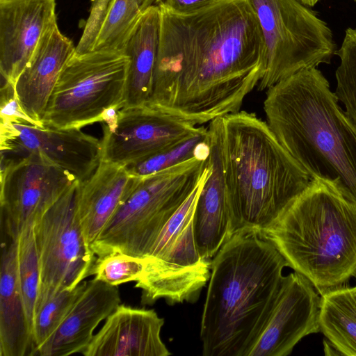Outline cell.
<instances>
[{
	"label": "cell",
	"mask_w": 356,
	"mask_h": 356,
	"mask_svg": "<svg viewBox=\"0 0 356 356\" xmlns=\"http://www.w3.org/2000/svg\"><path fill=\"white\" fill-rule=\"evenodd\" d=\"M160 13L147 104L196 125L239 111L265 70L263 35L250 1L218 0L185 15Z\"/></svg>",
	"instance_id": "6da1fadb"
},
{
	"label": "cell",
	"mask_w": 356,
	"mask_h": 356,
	"mask_svg": "<svg viewBox=\"0 0 356 356\" xmlns=\"http://www.w3.org/2000/svg\"><path fill=\"white\" fill-rule=\"evenodd\" d=\"M287 261L259 232H236L211 261L200 324L204 356H248L282 289Z\"/></svg>",
	"instance_id": "7a4b0ae2"
},
{
	"label": "cell",
	"mask_w": 356,
	"mask_h": 356,
	"mask_svg": "<svg viewBox=\"0 0 356 356\" xmlns=\"http://www.w3.org/2000/svg\"><path fill=\"white\" fill-rule=\"evenodd\" d=\"M316 67L302 70L266 90V123L312 179L356 203V124Z\"/></svg>",
	"instance_id": "3957f363"
},
{
	"label": "cell",
	"mask_w": 356,
	"mask_h": 356,
	"mask_svg": "<svg viewBox=\"0 0 356 356\" xmlns=\"http://www.w3.org/2000/svg\"><path fill=\"white\" fill-rule=\"evenodd\" d=\"M220 148L235 233L272 226L311 179L266 122L245 111L219 118Z\"/></svg>",
	"instance_id": "277c9868"
},
{
	"label": "cell",
	"mask_w": 356,
	"mask_h": 356,
	"mask_svg": "<svg viewBox=\"0 0 356 356\" xmlns=\"http://www.w3.org/2000/svg\"><path fill=\"white\" fill-rule=\"evenodd\" d=\"M319 293L356 275V203L319 179L259 232Z\"/></svg>",
	"instance_id": "5b68a950"
},
{
	"label": "cell",
	"mask_w": 356,
	"mask_h": 356,
	"mask_svg": "<svg viewBox=\"0 0 356 356\" xmlns=\"http://www.w3.org/2000/svg\"><path fill=\"white\" fill-rule=\"evenodd\" d=\"M209 155L141 177L92 245L94 254L147 257L168 221L208 171Z\"/></svg>",
	"instance_id": "8992f818"
},
{
	"label": "cell",
	"mask_w": 356,
	"mask_h": 356,
	"mask_svg": "<svg viewBox=\"0 0 356 356\" xmlns=\"http://www.w3.org/2000/svg\"><path fill=\"white\" fill-rule=\"evenodd\" d=\"M128 65L122 51L74 52L49 97L43 127L81 129L114 115L124 107Z\"/></svg>",
	"instance_id": "52a82bcc"
},
{
	"label": "cell",
	"mask_w": 356,
	"mask_h": 356,
	"mask_svg": "<svg viewBox=\"0 0 356 356\" xmlns=\"http://www.w3.org/2000/svg\"><path fill=\"white\" fill-rule=\"evenodd\" d=\"M249 1L265 47L259 91L302 70L330 63L337 46L331 29L316 12L297 0Z\"/></svg>",
	"instance_id": "ba28073f"
},
{
	"label": "cell",
	"mask_w": 356,
	"mask_h": 356,
	"mask_svg": "<svg viewBox=\"0 0 356 356\" xmlns=\"http://www.w3.org/2000/svg\"><path fill=\"white\" fill-rule=\"evenodd\" d=\"M208 171L168 221L147 258L145 272L135 287L142 303L164 298L168 304L196 300L209 282L211 261L202 258L195 241L193 219L195 204Z\"/></svg>",
	"instance_id": "9c48e42d"
},
{
	"label": "cell",
	"mask_w": 356,
	"mask_h": 356,
	"mask_svg": "<svg viewBox=\"0 0 356 356\" xmlns=\"http://www.w3.org/2000/svg\"><path fill=\"white\" fill-rule=\"evenodd\" d=\"M79 182L72 184L33 225L40 270L35 313L58 292L73 289L92 275L97 257L85 240L76 213Z\"/></svg>",
	"instance_id": "30bf717a"
},
{
	"label": "cell",
	"mask_w": 356,
	"mask_h": 356,
	"mask_svg": "<svg viewBox=\"0 0 356 356\" xmlns=\"http://www.w3.org/2000/svg\"><path fill=\"white\" fill-rule=\"evenodd\" d=\"M76 181L43 156L1 157L0 203L5 232L16 240L32 227Z\"/></svg>",
	"instance_id": "8fae6325"
},
{
	"label": "cell",
	"mask_w": 356,
	"mask_h": 356,
	"mask_svg": "<svg viewBox=\"0 0 356 356\" xmlns=\"http://www.w3.org/2000/svg\"><path fill=\"white\" fill-rule=\"evenodd\" d=\"M103 124L101 160L125 166L173 147L205 128L147 104L123 107Z\"/></svg>",
	"instance_id": "7c38bea8"
},
{
	"label": "cell",
	"mask_w": 356,
	"mask_h": 356,
	"mask_svg": "<svg viewBox=\"0 0 356 356\" xmlns=\"http://www.w3.org/2000/svg\"><path fill=\"white\" fill-rule=\"evenodd\" d=\"M1 154L19 156L40 154L83 182L93 175L101 161L102 143L80 129L40 127L1 120Z\"/></svg>",
	"instance_id": "4fadbf2b"
},
{
	"label": "cell",
	"mask_w": 356,
	"mask_h": 356,
	"mask_svg": "<svg viewBox=\"0 0 356 356\" xmlns=\"http://www.w3.org/2000/svg\"><path fill=\"white\" fill-rule=\"evenodd\" d=\"M295 271L284 282L268 321L248 356H286L304 337L321 331V297Z\"/></svg>",
	"instance_id": "5bb4252c"
},
{
	"label": "cell",
	"mask_w": 356,
	"mask_h": 356,
	"mask_svg": "<svg viewBox=\"0 0 356 356\" xmlns=\"http://www.w3.org/2000/svg\"><path fill=\"white\" fill-rule=\"evenodd\" d=\"M55 0H0V72L15 87L44 33L56 23Z\"/></svg>",
	"instance_id": "9a60e30c"
},
{
	"label": "cell",
	"mask_w": 356,
	"mask_h": 356,
	"mask_svg": "<svg viewBox=\"0 0 356 356\" xmlns=\"http://www.w3.org/2000/svg\"><path fill=\"white\" fill-rule=\"evenodd\" d=\"M219 124L218 118L211 121L208 127L210 171L197 198L193 219L199 253L210 261L235 234L222 171Z\"/></svg>",
	"instance_id": "2e32d148"
},
{
	"label": "cell",
	"mask_w": 356,
	"mask_h": 356,
	"mask_svg": "<svg viewBox=\"0 0 356 356\" xmlns=\"http://www.w3.org/2000/svg\"><path fill=\"white\" fill-rule=\"evenodd\" d=\"M164 319L154 309L120 304L83 352L85 356H168L161 338Z\"/></svg>",
	"instance_id": "e0dca14e"
},
{
	"label": "cell",
	"mask_w": 356,
	"mask_h": 356,
	"mask_svg": "<svg viewBox=\"0 0 356 356\" xmlns=\"http://www.w3.org/2000/svg\"><path fill=\"white\" fill-rule=\"evenodd\" d=\"M75 48L54 24L44 33L17 78L15 95L22 111L36 126L44 127L42 119L49 97Z\"/></svg>",
	"instance_id": "ac0fdd59"
},
{
	"label": "cell",
	"mask_w": 356,
	"mask_h": 356,
	"mask_svg": "<svg viewBox=\"0 0 356 356\" xmlns=\"http://www.w3.org/2000/svg\"><path fill=\"white\" fill-rule=\"evenodd\" d=\"M121 304L118 286L93 278L55 332L35 352L40 356L83 353L97 325Z\"/></svg>",
	"instance_id": "d6986e66"
},
{
	"label": "cell",
	"mask_w": 356,
	"mask_h": 356,
	"mask_svg": "<svg viewBox=\"0 0 356 356\" xmlns=\"http://www.w3.org/2000/svg\"><path fill=\"white\" fill-rule=\"evenodd\" d=\"M140 179L141 177L130 173L125 165L101 160L93 175L86 181L79 182L76 213L83 236L90 248Z\"/></svg>",
	"instance_id": "ffe728a7"
},
{
	"label": "cell",
	"mask_w": 356,
	"mask_h": 356,
	"mask_svg": "<svg viewBox=\"0 0 356 356\" xmlns=\"http://www.w3.org/2000/svg\"><path fill=\"white\" fill-rule=\"evenodd\" d=\"M32 334L17 273V243L2 250L0 270V355H31Z\"/></svg>",
	"instance_id": "44dd1931"
},
{
	"label": "cell",
	"mask_w": 356,
	"mask_h": 356,
	"mask_svg": "<svg viewBox=\"0 0 356 356\" xmlns=\"http://www.w3.org/2000/svg\"><path fill=\"white\" fill-rule=\"evenodd\" d=\"M161 13L152 6L142 16L122 50L129 58L124 107L145 104L152 95L157 58Z\"/></svg>",
	"instance_id": "7402d4cb"
},
{
	"label": "cell",
	"mask_w": 356,
	"mask_h": 356,
	"mask_svg": "<svg viewBox=\"0 0 356 356\" xmlns=\"http://www.w3.org/2000/svg\"><path fill=\"white\" fill-rule=\"evenodd\" d=\"M321 331L339 355L356 356V286L320 293Z\"/></svg>",
	"instance_id": "603a6c76"
},
{
	"label": "cell",
	"mask_w": 356,
	"mask_h": 356,
	"mask_svg": "<svg viewBox=\"0 0 356 356\" xmlns=\"http://www.w3.org/2000/svg\"><path fill=\"white\" fill-rule=\"evenodd\" d=\"M156 0H111L93 50L122 51L143 14Z\"/></svg>",
	"instance_id": "cb8c5ba5"
},
{
	"label": "cell",
	"mask_w": 356,
	"mask_h": 356,
	"mask_svg": "<svg viewBox=\"0 0 356 356\" xmlns=\"http://www.w3.org/2000/svg\"><path fill=\"white\" fill-rule=\"evenodd\" d=\"M19 284L32 334V325L40 288V270L33 226L17 238Z\"/></svg>",
	"instance_id": "d4e9b609"
},
{
	"label": "cell",
	"mask_w": 356,
	"mask_h": 356,
	"mask_svg": "<svg viewBox=\"0 0 356 356\" xmlns=\"http://www.w3.org/2000/svg\"><path fill=\"white\" fill-rule=\"evenodd\" d=\"M87 285L83 282L76 288L56 293L36 310L32 325L33 350H36L55 332L82 294Z\"/></svg>",
	"instance_id": "484cf974"
},
{
	"label": "cell",
	"mask_w": 356,
	"mask_h": 356,
	"mask_svg": "<svg viewBox=\"0 0 356 356\" xmlns=\"http://www.w3.org/2000/svg\"><path fill=\"white\" fill-rule=\"evenodd\" d=\"M210 153L208 128L188 140L141 162L127 165L128 171L144 177L184 162L197 156Z\"/></svg>",
	"instance_id": "4316f807"
},
{
	"label": "cell",
	"mask_w": 356,
	"mask_h": 356,
	"mask_svg": "<svg viewBox=\"0 0 356 356\" xmlns=\"http://www.w3.org/2000/svg\"><path fill=\"white\" fill-rule=\"evenodd\" d=\"M340 63L335 72V95L346 107V113L356 124V29L345 31L341 45L335 53Z\"/></svg>",
	"instance_id": "83f0119b"
},
{
	"label": "cell",
	"mask_w": 356,
	"mask_h": 356,
	"mask_svg": "<svg viewBox=\"0 0 356 356\" xmlns=\"http://www.w3.org/2000/svg\"><path fill=\"white\" fill-rule=\"evenodd\" d=\"M147 258L113 252L97 257L92 270L96 280L111 286L139 280L144 274Z\"/></svg>",
	"instance_id": "f1b7e54d"
},
{
	"label": "cell",
	"mask_w": 356,
	"mask_h": 356,
	"mask_svg": "<svg viewBox=\"0 0 356 356\" xmlns=\"http://www.w3.org/2000/svg\"><path fill=\"white\" fill-rule=\"evenodd\" d=\"M92 5L83 34L75 48V53L82 54L93 51L105 23L111 0H91Z\"/></svg>",
	"instance_id": "f546056e"
},
{
	"label": "cell",
	"mask_w": 356,
	"mask_h": 356,
	"mask_svg": "<svg viewBox=\"0 0 356 356\" xmlns=\"http://www.w3.org/2000/svg\"><path fill=\"white\" fill-rule=\"evenodd\" d=\"M218 0H156L160 9L177 15L195 12Z\"/></svg>",
	"instance_id": "4dcf8cb0"
},
{
	"label": "cell",
	"mask_w": 356,
	"mask_h": 356,
	"mask_svg": "<svg viewBox=\"0 0 356 356\" xmlns=\"http://www.w3.org/2000/svg\"><path fill=\"white\" fill-rule=\"evenodd\" d=\"M300 2L302 4L307 6L312 7L314 6L320 0H297Z\"/></svg>",
	"instance_id": "1f68e13d"
},
{
	"label": "cell",
	"mask_w": 356,
	"mask_h": 356,
	"mask_svg": "<svg viewBox=\"0 0 356 356\" xmlns=\"http://www.w3.org/2000/svg\"><path fill=\"white\" fill-rule=\"evenodd\" d=\"M353 1H356V0H353Z\"/></svg>",
	"instance_id": "d6a6232c"
}]
</instances>
